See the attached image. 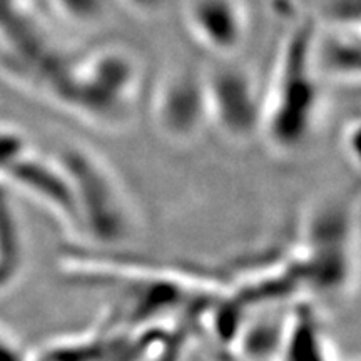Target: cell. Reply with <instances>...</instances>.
Instances as JSON below:
<instances>
[{"label": "cell", "mask_w": 361, "mask_h": 361, "mask_svg": "<svg viewBox=\"0 0 361 361\" xmlns=\"http://www.w3.org/2000/svg\"><path fill=\"white\" fill-rule=\"evenodd\" d=\"M316 22L306 19L291 27L279 49L269 92L263 96V128L269 146L279 154H295L313 134L322 90L314 66Z\"/></svg>", "instance_id": "obj_1"}, {"label": "cell", "mask_w": 361, "mask_h": 361, "mask_svg": "<svg viewBox=\"0 0 361 361\" xmlns=\"http://www.w3.org/2000/svg\"><path fill=\"white\" fill-rule=\"evenodd\" d=\"M75 197L78 231L96 241L117 243L130 233L129 206L117 180L101 161L82 149L71 147L62 154Z\"/></svg>", "instance_id": "obj_2"}, {"label": "cell", "mask_w": 361, "mask_h": 361, "mask_svg": "<svg viewBox=\"0 0 361 361\" xmlns=\"http://www.w3.org/2000/svg\"><path fill=\"white\" fill-rule=\"evenodd\" d=\"M135 69L130 57L123 52H99L82 69L67 79V94L79 111L107 123L117 119L133 97Z\"/></svg>", "instance_id": "obj_3"}, {"label": "cell", "mask_w": 361, "mask_h": 361, "mask_svg": "<svg viewBox=\"0 0 361 361\" xmlns=\"http://www.w3.org/2000/svg\"><path fill=\"white\" fill-rule=\"evenodd\" d=\"M209 121L233 141H247L263 128V94L238 66H219L204 75Z\"/></svg>", "instance_id": "obj_4"}, {"label": "cell", "mask_w": 361, "mask_h": 361, "mask_svg": "<svg viewBox=\"0 0 361 361\" xmlns=\"http://www.w3.org/2000/svg\"><path fill=\"white\" fill-rule=\"evenodd\" d=\"M154 117L161 133L173 141L196 137L209 121L204 75L179 71L162 80L154 99Z\"/></svg>", "instance_id": "obj_5"}, {"label": "cell", "mask_w": 361, "mask_h": 361, "mask_svg": "<svg viewBox=\"0 0 361 361\" xmlns=\"http://www.w3.org/2000/svg\"><path fill=\"white\" fill-rule=\"evenodd\" d=\"M186 20L197 42L218 56H229L245 42L247 22L241 0H189Z\"/></svg>", "instance_id": "obj_6"}, {"label": "cell", "mask_w": 361, "mask_h": 361, "mask_svg": "<svg viewBox=\"0 0 361 361\" xmlns=\"http://www.w3.org/2000/svg\"><path fill=\"white\" fill-rule=\"evenodd\" d=\"M22 186L44 201L61 221L78 231L75 197L69 174L61 161H47L25 152L19 161L7 169Z\"/></svg>", "instance_id": "obj_7"}, {"label": "cell", "mask_w": 361, "mask_h": 361, "mask_svg": "<svg viewBox=\"0 0 361 361\" xmlns=\"http://www.w3.org/2000/svg\"><path fill=\"white\" fill-rule=\"evenodd\" d=\"M314 66L319 75L356 82L361 74L360 30L329 29L322 34L316 27L313 42Z\"/></svg>", "instance_id": "obj_8"}, {"label": "cell", "mask_w": 361, "mask_h": 361, "mask_svg": "<svg viewBox=\"0 0 361 361\" xmlns=\"http://www.w3.org/2000/svg\"><path fill=\"white\" fill-rule=\"evenodd\" d=\"M326 346L313 318L308 313L296 314L284 328L278 355L281 361H329Z\"/></svg>", "instance_id": "obj_9"}, {"label": "cell", "mask_w": 361, "mask_h": 361, "mask_svg": "<svg viewBox=\"0 0 361 361\" xmlns=\"http://www.w3.org/2000/svg\"><path fill=\"white\" fill-rule=\"evenodd\" d=\"M322 16L329 29L360 30L361 0H323Z\"/></svg>", "instance_id": "obj_10"}, {"label": "cell", "mask_w": 361, "mask_h": 361, "mask_svg": "<svg viewBox=\"0 0 361 361\" xmlns=\"http://www.w3.org/2000/svg\"><path fill=\"white\" fill-rule=\"evenodd\" d=\"M59 11L71 20L92 24L104 16L102 0H52Z\"/></svg>", "instance_id": "obj_11"}, {"label": "cell", "mask_w": 361, "mask_h": 361, "mask_svg": "<svg viewBox=\"0 0 361 361\" xmlns=\"http://www.w3.org/2000/svg\"><path fill=\"white\" fill-rule=\"evenodd\" d=\"M27 152V142L20 134L0 130V168L8 169Z\"/></svg>", "instance_id": "obj_12"}, {"label": "cell", "mask_w": 361, "mask_h": 361, "mask_svg": "<svg viewBox=\"0 0 361 361\" xmlns=\"http://www.w3.org/2000/svg\"><path fill=\"white\" fill-rule=\"evenodd\" d=\"M341 146L345 149L348 161L355 166V169H360V121L358 119H355L353 123H350L345 128V130H343Z\"/></svg>", "instance_id": "obj_13"}, {"label": "cell", "mask_w": 361, "mask_h": 361, "mask_svg": "<svg viewBox=\"0 0 361 361\" xmlns=\"http://www.w3.org/2000/svg\"><path fill=\"white\" fill-rule=\"evenodd\" d=\"M130 6L135 8H141V11H152L161 4V0H126Z\"/></svg>", "instance_id": "obj_14"}]
</instances>
